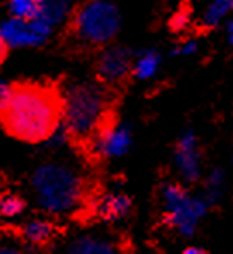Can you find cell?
Returning a JSON list of instances; mask_svg holds the SVG:
<instances>
[{
	"label": "cell",
	"mask_w": 233,
	"mask_h": 254,
	"mask_svg": "<svg viewBox=\"0 0 233 254\" xmlns=\"http://www.w3.org/2000/svg\"><path fill=\"white\" fill-rule=\"evenodd\" d=\"M2 125L10 137L23 142H47L62 123V94L56 85L2 83Z\"/></svg>",
	"instance_id": "obj_1"
},
{
	"label": "cell",
	"mask_w": 233,
	"mask_h": 254,
	"mask_svg": "<svg viewBox=\"0 0 233 254\" xmlns=\"http://www.w3.org/2000/svg\"><path fill=\"white\" fill-rule=\"evenodd\" d=\"M113 120L109 92L100 83L78 81L62 94V125L71 140L90 142L97 131Z\"/></svg>",
	"instance_id": "obj_2"
},
{
	"label": "cell",
	"mask_w": 233,
	"mask_h": 254,
	"mask_svg": "<svg viewBox=\"0 0 233 254\" xmlns=\"http://www.w3.org/2000/svg\"><path fill=\"white\" fill-rule=\"evenodd\" d=\"M30 184L38 206L50 214L71 213L85 199L83 177L67 164H40L31 173Z\"/></svg>",
	"instance_id": "obj_3"
},
{
	"label": "cell",
	"mask_w": 233,
	"mask_h": 254,
	"mask_svg": "<svg viewBox=\"0 0 233 254\" xmlns=\"http://www.w3.org/2000/svg\"><path fill=\"white\" fill-rule=\"evenodd\" d=\"M69 30L83 44L106 45L119 31V12L106 0H88L71 14Z\"/></svg>",
	"instance_id": "obj_4"
},
{
	"label": "cell",
	"mask_w": 233,
	"mask_h": 254,
	"mask_svg": "<svg viewBox=\"0 0 233 254\" xmlns=\"http://www.w3.org/2000/svg\"><path fill=\"white\" fill-rule=\"evenodd\" d=\"M161 199L164 207V223L185 239L195 235L200 220L211 207L202 195H190L180 184L164 185Z\"/></svg>",
	"instance_id": "obj_5"
},
{
	"label": "cell",
	"mask_w": 233,
	"mask_h": 254,
	"mask_svg": "<svg viewBox=\"0 0 233 254\" xmlns=\"http://www.w3.org/2000/svg\"><path fill=\"white\" fill-rule=\"evenodd\" d=\"M54 24L44 17L35 19H17L10 16L2 23L0 37H2V59H5L10 49L37 47L49 40L52 35Z\"/></svg>",
	"instance_id": "obj_6"
},
{
	"label": "cell",
	"mask_w": 233,
	"mask_h": 254,
	"mask_svg": "<svg viewBox=\"0 0 233 254\" xmlns=\"http://www.w3.org/2000/svg\"><path fill=\"white\" fill-rule=\"evenodd\" d=\"M131 142H133V133L130 125L116 123L111 120L97 131L90 144L97 156L104 159H116L130 151Z\"/></svg>",
	"instance_id": "obj_7"
},
{
	"label": "cell",
	"mask_w": 233,
	"mask_h": 254,
	"mask_svg": "<svg viewBox=\"0 0 233 254\" xmlns=\"http://www.w3.org/2000/svg\"><path fill=\"white\" fill-rule=\"evenodd\" d=\"M133 56L126 47H111L104 51L97 61V76L102 83L116 85L133 73Z\"/></svg>",
	"instance_id": "obj_8"
},
{
	"label": "cell",
	"mask_w": 233,
	"mask_h": 254,
	"mask_svg": "<svg viewBox=\"0 0 233 254\" xmlns=\"http://www.w3.org/2000/svg\"><path fill=\"white\" fill-rule=\"evenodd\" d=\"M175 164L180 177L193 184L202 175V157L199 151V140L192 130H185L175 145Z\"/></svg>",
	"instance_id": "obj_9"
},
{
	"label": "cell",
	"mask_w": 233,
	"mask_h": 254,
	"mask_svg": "<svg viewBox=\"0 0 233 254\" xmlns=\"http://www.w3.org/2000/svg\"><path fill=\"white\" fill-rule=\"evenodd\" d=\"M67 254H121L116 242L102 235H80L67 248Z\"/></svg>",
	"instance_id": "obj_10"
},
{
	"label": "cell",
	"mask_w": 233,
	"mask_h": 254,
	"mask_svg": "<svg viewBox=\"0 0 233 254\" xmlns=\"http://www.w3.org/2000/svg\"><path fill=\"white\" fill-rule=\"evenodd\" d=\"M131 211V199L121 192H109L97 202V214L106 221L123 220Z\"/></svg>",
	"instance_id": "obj_11"
},
{
	"label": "cell",
	"mask_w": 233,
	"mask_h": 254,
	"mask_svg": "<svg viewBox=\"0 0 233 254\" xmlns=\"http://www.w3.org/2000/svg\"><path fill=\"white\" fill-rule=\"evenodd\" d=\"M57 227L47 218H33L19 228V235L30 246H45L56 237Z\"/></svg>",
	"instance_id": "obj_12"
},
{
	"label": "cell",
	"mask_w": 233,
	"mask_h": 254,
	"mask_svg": "<svg viewBox=\"0 0 233 254\" xmlns=\"http://www.w3.org/2000/svg\"><path fill=\"white\" fill-rule=\"evenodd\" d=\"M161 64V56L156 51H143L133 63V76L137 80H149L157 73Z\"/></svg>",
	"instance_id": "obj_13"
},
{
	"label": "cell",
	"mask_w": 233,
	"mask_h": 254,
	"mask_svg": "<svg viewBox=\"0 0 233 254\" xmlns=\"http://www.w3.org/2000/svg\"><path fill=\"white\" fill-rule=\"evenodd\" d=\"M225 170L221 168H214L206 178V184H204V192L202 197L206 199L209 206H214L221 201L223 197V187H225Z\"/></svg>",
	"instance_id": "obj_14"
},
{
	"label": "cell",
	"mask_w": 233,
	"mask_h": 254,
	"mask_svg": "<svg viewBox=\"0 0 233 254\" xmlns=\"http://www.w3.org/2000/svg\"><path fill=\"white\" fill-rule=\"evenodd\" d=\"M71 2L73 0H42V12L40 17H44L54 26L60 24L71 10Z\"/></svg>",
	"instance_id": "obj_15"
},
{
	"label": "cell",
	"mask_w": 233,
	"mask_h": 254,
	"mask_svg": "<svg viewBox=\"0 0 233 254\" xmlns=\"http://www.w3.org/2000/svg\"><path fill=\"white\" fill-rule=\"evenodd\" d=\"M233 10V0H211L202 16V23L207 28H214Z\"/></svg>",
	"instance_id": "obj_16"
},
{
	"label": "cell",
	"mask_w": 233,
	"mask_h": 254,
	"mask_svg": "<svg viewBox=\"0 0 233 254\" xmlns=\"http://www.w3.org/2000/svg\"><path fill=\"white\" fill-rule=\"evenodd\" d=\"M9 12L17 19H35L42 12V0H9Z\"/></svg>",
	"instance_id": "obj_17"
},
{
	"label": "cell",
	"mask_w": 233,
	"mask_h": 254,
	"mask_svg": "<svg viewBox=\"0 0 233 254\" xmlns=\"http://www.w3.org/2000/svg\"><path fill=\"white\" fill-rule=\"evenodd\" d=\"M26 209V202H24L23 197H19L17 194H12V192H7V194L2 195V201H0V213H2L3 218H16L19 216L23 211Z\"/></svg>",
	"instance_id": "obj_18"
},
{
	"label": "cell",
	"mask_w": 233,
	"mask_h": 254,
	"mask_svg": "<svg viewBox=\"0 0 233 254\" xmlns=\"http://www.w3.org/2000/svg\"><path fill=\"white\" fill-rule=\"evenodd\" d=\"M199 51V45L195 40H186L183 44H180L176 49L173 51V56H192Z\"/></svg>",
	"instance_id": "obj_19"
},
{
	"label": "cell",
	"mask_w": 233,
	"mask_h": 254,
	"mask_svg": "<svg viewBox=\"0 0 233 254\" xmlns=\"http://www.w3.org/2000/svg\"><path fill=\"white\" fill-rule=\"evenodd\" d=\"M0 254H24L21 249H17L16 246H10V244H5L2 248V251H0Z\"/></svg>",
	"instance_id": "obj_20"
},
{
	"label": "cell",
	"mask_w": 233,
	"mask_h": 254,
	"mask_svg": "<svg viewBox=\"0 0 233 254\" xmlns=\"http://www.w3.org/2000/svg\"><path fill=\"white\" fill-rule=\"evenodd\" d=\"M181 254H207V251H204L202 248H197V246H190V248L183 249Z\"/></svg>",
	"instance_id": "obj_21"
},
{
	"label": "cell",
	"mask_w": 233,
	"mask_h": 254,
	"mask_svg": "<svg viewBox=\"0 0 233 254\" xmlns=\"http://www.w3.org/2000/svg\"><path fill=\"white\" fill-rule=\"evenodd\" d=\"M228 40H230V44H233V21L230 24H228Z\"/></svg>",
	"instance_id": "obj_22"
}]
</instances>
